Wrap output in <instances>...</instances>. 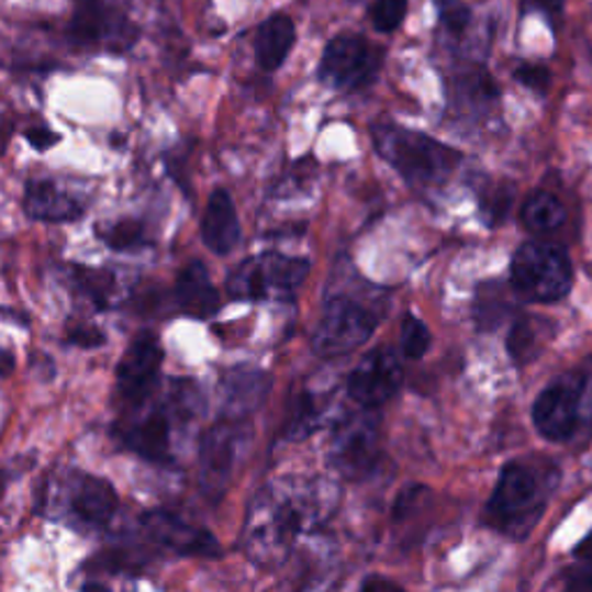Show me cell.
Wrapping results in <instances>:
<instances>
[{"label": "cell", "instance_id": "obj_16", "mask_svg": "<svg viewBox=\"0 0 592 592\" xmlns=\"http://www.w3.org/2000/svg\"><path fill=\"white\" fill-rule=\"evenodd\" d=\"M202 238L206 248L215 255H230L238 244V215L232 194L225 188L213 190L209 197V204L202 217Z\"/></svg>", "mask_w": 592, "mask_h": 592}, {"label": "cell", "instance_id": "obj_7", "mask_svg": "<svg viewBox=\"0 0 592 592\" xmlns=\"http://www.w3.org/2000/svg\"><path fill=\"white\" fill-rule=\"evenodd\" d=\"M380 456V426L370 412L345 420L332 443V466L347 479L366 477Z\"/></svg>", "mask_w": 592, "mask_h": 592}, {"label": "cell", "instance_id": "obj_5", "mask_svg": "<svg viewBox=\"0 0 592 592\" xmlns=\"http://www.w3.org/2000/svg\"><path fill=\"white\" fill-rule=\"evenodd\" d=\"M382 65V52L370 45L361 35H336L324 47L320 58V81L336 91L353 93L376 79Z\"/></svg>", "mask_w": 592, "mask_h": 592}, {"label": "cell", "instance_id": "obj_19", "mask_svg": "<svg viewBox=\"0 0 592 592\" xmlns=\"http://www.w3.org/2000/svg\"><path fill=\"white\" fill-rule=\"evenodd\" d=\"M119 510V495L109 481L83 477L72 493V512L89 525H107Z\"/></svg>", "mask_w": 592, "mask_h": 592}, {"label": "cell", "instance_id": "obj_18", "mask_svg": "<svg viewBox=\"0 0 592 592\" xmlns=\"http://www.w3.org/2000/svg\"><path fill=\"white\" fill-rule=\"evenodd\" d=\"M177 301L183 313L200 320L213 317L217 309H221V299H217V292L202 261H190V265L179 273Z\"/></svg>", "mask_w": 592, "mask_h": 592}, {"label": "cell", "instance_id": "obj_35", "mask_svg": "<svg viewBox=\"0 0 592 592\" xmlns=\"http://www.w3.org/2000/svg\"><path fill=\"white\" fill-rule=\"evenodd\" d=\"M574 556L579 558V560H585V562H590L592 565V533L577 546V551H574Z\"/></svg>", "mask_w": 592, "mask_h": 592}, {"label": "cell", "instance_id": "obj_33", "mask_svg": "<svg viewBox=\"0 0 592 592\" xmlns=\"http://www.w3.org/2000/svg\"><path fill=\"white\" fill-rule=\"evenodd\" d=\"M70 340L77 345H83V347H93V345H100L104 340V336L100 332H96V328H79V332H75L70 336Z\"/></svg>", "mask_w": 592, "mask_h": 592}, {"label": "cell", "instance_id": "obj_37", "mask_svg": "<svg viewBox=\"0 0 592 592\" xmlns=\"http://www.w3.org/2000/svg\"><path fill=\"white\" fill-rule=\"evenodd\" d=\"M535 3L541 5V8H546V10H558L562 0H535Z\"/></svg>", "mask_w": 592, "mask_h": 592}, {"label": "cell", "instance_id": "obj_1", "mask_svg": "<svg viewBox=\"0 0 592 592\" xmlns=\"http://www.w3.org/2000/svg\"><path fill=\"white\" fill-rule=\"evenodd\" d=\"M334 510V489L326 481L282 479L261 489L248 507L244 546L265 567L280 565L299 535L313 530Z\"/></svg>", "mask_w": 592, "mask_h": 592}, {"label": "cell", "instance_id": "obj_10", "mask_svg": "<svg viewBox=\"0 0 592 592\" xmlns=\"http://www.w3.org/2000/svg\"><path fill=\"white\" fill-rule=\"evenodd\" d=\"M579 401H581V382L560 380L539 393L533 407L535 428L546 440L562 443L574 433L579 422Z\"/></svg>", "mask_w": 592, "mask_h": 592}, {"label": "cell", "instance_id": "obj_25", "mask_svg": "<svg viewBox=\"0 0 592 592\" xmlns=\"http://www.w3.org/2000/svg\"><path fill=\"white\" fill-rule=\"evenodd\" d=\"M315 428H317V410L309 393H303V396H299V401L294 403L288 424V435L292 440H301V437H309Z\"/></svg>", "mask_w": 592, "mask_h": 592}, {"label": "cell", "instance_id": "obj_4", "mask_svg": "<svg viewBox=\"0 0 592 592\" xmlns=\"http://www.w3.org/2000/svg\"><path fill=\"white\" fill-rule=\"evenodd\" d=\"M574 269L567 253L554 244L530 241L523 244L512 261V282L528 301H558L572 288Z\"/></svg>", "mask_w": 592, "mask_h": 592}, {"label": "cell", "instance_id": "obj_24", "mask_svg": "<svg viewBox=\"0 0 592 592\" xmlns=\"http://www.w3.org/2000/svg\"><path fill=\"white\" fill-rule=\"evenodd\" d=\"M407 0H376V5L370 10L372 26L380 33H393L405 19Z\"/></svg>", "mask_w": 592, "mask_h": 592}, {"label": "cell", "instance_id": "obj_23", "mask_svg": "<svg viewBox=\"0 0 592 592\" xmlns=\"http://www.w3.org/2000/svg\"><path fill=\"white\" fill-rule=\"evenodd\" d=\"M401 347H403V355L407 359H422L431 347L428 326L422 320L407 315L403 320V328H401Z\"/></svg>", "mask_w": 592, "mask_h": 592}, {"label": "cell", "instance_id": "obj_28", "mask_svg": "<svg viewBox=\"0 0 592 592\" xmlns=\"http://www.w3.org/2000/svg\"><path fill=\"white\" fill-rule=\"evenodd\" d=\"M514 77L525 86V89L537 93H544L548 89V83H551V75H548V70L541 68V65H521Z\"/></svg>", "mask_w": 592, "mask_h": 592}, {"label": "cell", "instance_id": "obj_12", "mask_svg": "<svg viewBox=\"0 0 592 592\" xmlns=\"http://www.w3.org/2000/svg\"><path fill=\"white\" fill-rule=\"evenodd\" d=\"M144 533L158 541L171 551L183 554V556H213L217 554V541L211 533L192 528L190 523L181 521L179 516H174L163 510H153L142 516Z\"/></svg>", "mask_w": 592, "mask_h": 592}, {"label": "cell", "instance_id": "obj_22", "mask_svg": "<svg viewBox=\"0 0 592 592\" xmlns=\"http://www.w3.org/2000/svg\"><path fill=\"white\" fill-rule=\"evenodd\" d=\"M98 236L112 250H130L144 244V225L133 217H125V221H116L112 225H100Z\"/></svg>", "mask_w": 592, "mask_h": 592}, {"label": "cell", "instance_id": "obj_38", "mask_svg": "<svg viewBox=\"0 0 592 592\" xmlns=\"http://www.w3.org/2000/svg\"><path fill=\"white\" fill-rule=\"evenodd\" d=\"M443 3H445V0H435V5H437V8H440Z\"/></svg>", "mask_w": 592, "mask_h": 592}, {"label": "cell", "instance_id": "obj_26", "mask_svg": "<svg viewBox=\"0 0 592 592\" xmlns=\"http://www.w3.org/2000/svg\"><path fill=\"white\" fill-rule=\"evenodd\" d=\"M535 320H521L516 322L514 332L510 336V349L516 361H525L535 357L537 353V326H533Z\"/></svg>", "mask_w": 592, "mask_h": 592}, {"label": "cell", "instance_id": "obj_30", "mask_svg": "<svg viewBox=\"0 0 592 592\" xmlns=\"http://www.w3.org/2000/svg\"><path fill=\"white\" fill-rule=\"evenodd\" d=\"M24 137L35 150H47L60 142V135L54 133L52 127H31V130H26Z\"/></svg>", "mask_w": 592, "mask_h": 592}, {"label": "cell", "instance_id": "obj_2", "mask_svg": "<svg viewBox=\"0 0 592 592\" xmlns=\"http://www.w3.org/2000/svg\"><path fill=\"white\" fill-rule=\"evenodd\" d=\"M372 144L407 183L420 188L443 183L460 163L458 150L393 123L372 125Z\"/></svg>", "mask_w": 592, "mask_h": 592}, {"label": "cell", "instance_id": "obj_17", "mask_svg": "<svg viewBox=\"0 0 592 592\" xmlns=\"http://www.w3.org/2000/svg\"><path fill=\"white\" fill-rule=\"evenodd\" d=\"M297 26L290 14L276 12L265 19L255 35V60L265 72H276L294 49Z\"/></svg>", "mask_w": 592, "mask_h": 592}, {"label": "cell", "instance_id": "obj_6", "mask_svg": "<svg viewBox=\"0 0 592 592\" xmlns=\"http://www.w3.org/2000/svg\"><path fill=\"white\" fill-rule=\"evenodd\" d=\"M376 332V317L347 297L326 301L313 334V349L322 359L355 353Z\"/></svg>", "mask_w": 592, "mask_h": 592}, {"label": "cell", "instance_id": "obj_29", "mask_svg": "<svg viewBox=\"0 0 592 592\" xmlns=\"http://www.w3.org/2000/svg\"><path fill=\"white\" fill-rule=\"evenodd\" d=\"M443 10V24L451 31V33H463L468 21H470V10L458 3V0H445V3L440 5Z\"/></svg>", "mask_w": 592, "mask_h": 592}, {"label": "cell", "instance_id": "obj_13", "mask_svg": "<svg viewBox=\"0 0 592 592\" xmlns=\"http://www.w3.org/2000/svg\"><path fill=\"white\" fill-rule=\"evenodd\" d=\"M537 495L539 487L530 470H525L523 466H507L500 474L495 493L489 502V512L502 525L518 523L525 514L535 510Z\"/></svg>", "mask_w": 592, "mask_h": 592}, {"label": "cell", "instance_id": "obj_31", "mask_svg": "<svg viewBox=\"0 0 592 592\" xmlns=\"http://www.w3.org/2000/svg\"><path fill=\"white\" fill-rule=\"evenodd\" d=\"M567 592H592V567L579 569L567 583Z\"/></svg>", "mask_w": 592, "mask_h": 592}, {"label": "cell", "instance_id": "obj_8", "mask_svg": "<svg viewBox=\"0 0 592 592\" xmlns=\"http://www.w3.org/2000/svg\"><path fill=\"white\" fill-rule=\"evenodd\" d=\"M403 382V366L391 349H372L366 355L353 376L347 380V393L364 410H376L384 405Z\"/></svg>", "mask_w": 592, "mask_h": 592}, {"label": "cell", "instance_id": "obj_36", "mask_svg": "<svg viewBox=\"0 0 592 592\" xmlns=\"http://www.w3.org/2000/svg\"><path fill=\"white\" fill-rule=\"evenodd\" d=\"M12 368V357L5 355V353H0V376H3V372H8Z\"/></svg>", "mask_w": 592, "mask_h": 592}, {"label": "cell", "instance_id": "obj_34", "mask_svg": "<svg viewBox=\"0 0 592 592\" xmlns=\"http://www.w3.org/2000/svg\"><path fill=\"white\" fill-rule=\"evenodd\" d=\"M133 0H75V5H102V8H119L127 10Z\"/></svg>", "mask_w": 592, "mask_h": 592}, {"label": "cell", "instance_id": "obj_20", "mask_svg": "<svg viewBox=\"0 0 592 592\" xmlns=\"http://www.w3.org/2000/svg\"><path fill=\"white\" fill-rule=\"evenodd\" d=\"M127 447L148 460H165L169 456V422L160 412L148 414L125 437Z\"/></svg>", "mask_w": 592, "mask_h": 592}, {"label": "cell", "instance_id": "obj_11", "mask_svg": "<svg viewBox=\"0 0 592 592\" xmlns=\"http://www.w3.org/2000/svg\"><path fill=\"white\" fill-rule=\"evenodd\" d=\"M163 366V347L150 332L139 334L119 364V389L125 399H144L158 380V370Z\"/></svg>", "mask_w": 592, "mask_h": 592}, {"label": "cell", "instance_id": "obj_27", "mask_svg": "<svg viewBox=\"0 0 592 592\" xmlns=\"http://www.w3.org/2000/svg\"><path fill=\"white\" fill-rule=\"evenodd\" d=\"M77 280L81 284V290L100 305L107 301V294L112 292V288H114L112 273L98 271V269H86V267L77 269Z\"/></svg>", "mask_w": 592, "mask_h": 592}, {"label": "cell", "instance_id": "obj_21", "mask_svg": "<svg viewBox=\"0 0 592 592\" xmlns=\"http://www.w3.org/2000/svg\"><path fill=\"white\" fill-rule=\"evenodd\" d=\"M567 211L562 202L551 192H535L525 200L521 209V221L535 234H548L562 227Z\"/></svg>", "mask_w": 592, "mask_h": 592}, {"label": "cell", "instance_id": "obj_9", "mask_svg": "<svg viewBox=\"0 0 592 592\" xmlns=\"http://www.w3.org/2000/svg\"><path fill=\"white\" fill-rule=\"evenodd\" d=\"M238 454V431L230 422L211 426L200 445V487L211 498H223Z\"/></svg>", "mask_w": 592, "mask_h": 592}, {"label": "cell", "instance_id": "obj_14", "mask_svg": "<svg viewBox=\"0 0 592 592\" xmlns=\"http://www.w3.org/2000/svg\"><path fill=\"white\" fill-rule=\"evenodd\" d=\"M24 211L40 223H72L83 215V204L54 181L33 179L24 188Z\"/></svg>", "mask_w": 592, "mask_h": 592}, {"label": "cell", "instance_id": "obj_32", "mask_svg": "<svg viewBox=\"0 0 592 592\" xmlns=\"http://www.w3.org/2000/svg\"><path fill=\"white\" fill-rule=\"evenodd\" d=\"M359 592H405L399 583H393L389 579H382V577H370L364 581L361 590Z\"/></svg>", "mask_w": 592, "mask_h": 592}, {"label": "cell", "instance_id": "obj_3", "mask_svg": "<svg viewBox=\"0 0 592 592\" xmlns=\"http://www.w3.org/2000/svg\"><path fill=\"white\" fill-rule=\"evenodd\" d=\"M311 261L280 253L250 257L230 273L227 292L232 299L261 301L292 297L309 278Z\"/></svg>", "mask_w": 592, "mask_h": 592}, {"label": "cell", "instance_id": "obj_15", "mask_svg": "<svg viewBox=\"0 0 592 592\" xmlns=\"http://www.w3.org/2000/svg\"><path fill=\"white\" fill-rule=\"evenodd\" d=\"M271 391V378L257 368L241 366L230 370L223 380V407L232 420H244L255 412Z\"/></svg>", "mask_w": 592, "mask_h": 592}]
</instances>
